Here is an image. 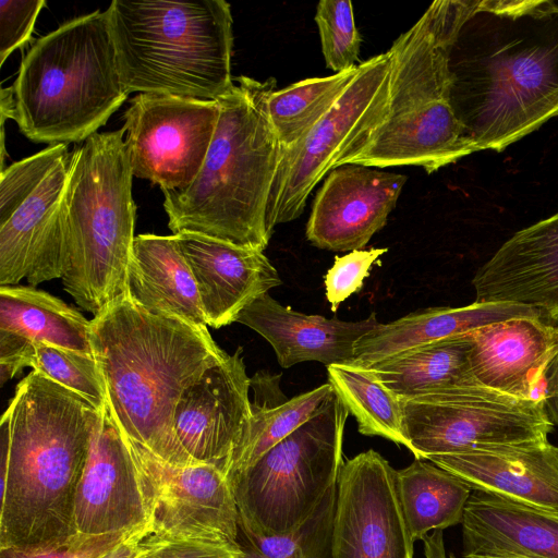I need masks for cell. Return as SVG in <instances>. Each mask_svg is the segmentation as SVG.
I'll return each instance as SVG.
<instances>
[{"label": "cell", "instance_id": "6da1fadb", "mask_svg": "<svg viewBox=\"0 0 558 558\" xmlns=\"http://www.w3.org/2000/svg\"><path fill=\"white\" fill-rule=\"evenodd\" d=\"M4 412L0 548H60L77 534L75 497L97 410L33 369L16 385Z\"/></svg>", "mask_w": 558, "mask_h": 558}, {"label": "cell", "instance_id": "7a4b0ae2", "mask_svg": "<svg viewBox=\"0 0 558 558\" xmlns=\"http://www.w3.org/2000/svg\"><path fill=\"white\" fill-rule=\"evenodd\" d=\"M89 342L124 433L169 464H194L173 420L182 393L229 355L207 326L151 313L128 295L90 319Z\"/></svg>", "mask_w": 558, "mask_h": 558}, {"label": "cell", "instance_id": "3957f363", "mask_svg": "<svg viewBox=\"0 0 558 558\" xmlns=\"http://www.w3.org/2000/svg\"><path fill=\"white\" fill-rule=\"evenodd\" d=\"M480 1L437 0L401 34L391 56L385 122L344 163L417 166L432 173L478 151L452 105L451 57Z\"/></svg>", "mask_w": 558, "mask_h": 558}, {"label": "cell", "instance_id": "277c9868", "mask_svg": "<svg viewBox=\"0 0 558 558\" xmlns=\"http://www.w3.org/2000/svg\"><path fill=\"white\" fill-rule=\"evenodd\" d=\"M276 80L238 76L217 99L219 118L203 167L192 184L162 192L168 227L263 252L270 236L267 205L282 155L270 124Z\"/></svg>", "mask_w": 558, "mask_h": 558}, {"label": "cell", "instance_id": "5b68a950", "mask_svg": "<svg viewBox=\"0 0 558 558\" xmlns=\"http://www.w3.org/2000/svg\"><path fill=\"white\" fill-rule=\"evenodd\" d=\"M13 90L14 118L34 143H82L126 99L107 10H96L38 38Z\"/></svg>", "mask_w": 558, "mask_h": 558}, {"label": "cell", "instance_id": "8992f818", "mask_svg": "<svg viewBox=\"0 0 558 558\" xmlns=\"http://www.w3.org/2000/svg\"><path fill=\"white\" fill-rule=\"evenodd\" d=\"M107 13L129 94L217 100L232 88L228 2L113 0Z\"/></svg>", "mask_w": 558, "mask_h": 558}, {"label": "cell", "instance_id": "52a82bcc", "mask_svg": "<svg viewBox=\"0 0 558 558\" xmlns=\"http://www.w3.org/2000/svg\"><path fill=\"white\" fill-rule=\"evenodd\" d=\"M123 129L95 133L71 151L63 208L62 284L94 316L128 296L136 205Z\"/></svg>", "mask_w": 558, "mask_h": 558}, {"label": "cell", "instance_id": "ba28073f", "mask_svg": "<svg viewBox=\"0 0 558 558\" xmlns=\"http://www.w3.org/2000/svg\"><path fill=\"white\" fill-rule=\"evenodd\" d=\"M348 415L333 390L314 416L230 482L241 531L286 535L313 515L337 484Z\"/></svg>", "mask_w": 558, "mask_h": 558}, {"label": "cell", "instance_id": "9c48e42d", "mask_svg": "<svg viewBox=\"0 0 558 558\" xmlns=\"http://www.w3.org/2000/svg\"><path fill=\"white\" fill-rule=\"evenodd\" d=\"M70 157L66 144L50 145L0 172V287L63 277Z\"/></svg>", "mask_w": 558, "mask_h": 558}, {"label": "cell", "instance_id": "30bf717a", "mask_svg": "<svg viewBox=\"0 0 558 558\" xmlns=\"http://www.w3.org/2000/svg\"><path fill=\"white\" fill-rule=\"evenodd\" d=\"M389 51L359 64L333 107L295 146L282 149L267 205L271 236L279 223L298 218L316 184L356 154L385 122L389 107Z\"/></svg>", "mask_w": 558, "mask_h": 558}, {"label": "cell", "instance_id": "8fae6325", "mask_svg": "<svg viewBox=\"0 0 558 558\" xmlns=\"http://www.w3.org/2000/svg\"><path fill=\"white\" fill-rule=\"evenodd\" d=\"M415 459L548 439L543 398L519 399L482 385L401 400Z\"/></svg>", "mask_w": 558, "mask_h": 558}, {"label": "cell", "instance_id": "7c38bea8", "mask_svg": "<svg viewBox=\"0 0 558 558\" xmlns=\"http://www.w3.org/2000/svg\"><path fill=\"white\" fill-rule=\"evenodd\" d=\"M472 89L460 120L478 150L501 151L558 117V38L495 50L482 59Z\"/></svg>", "mask_w": 558, "mask_h": 558}, {"label": "cell", "instance_id": "4fadbf2b", "mask_svg": "<svg viewBox=\"0 0 558 558\" xmlns=\"http://www.w3.org/2000/svg\"><path fill=\"white\" fill-rule=\"evenodd\" d=\"M219 118L217 100L137 94L123 130L133 174L162 192L189 187L206 159Z\"/></svg>", "mask_w": 558, "mask_h": 558}, {"label": "cell", "instance_id": "5bb4252c", "mask_svg": "<svg viewBox=\"0 0 558 558\" xmlns=\"http://www.w3.org/2000/svg\"><path fill=\"white\" fill-rule=\"evenodd\" d=\"M151 485L108 402L94 417L86 463L77 487V534L102 535L153 526Z\"/></svg>", "mask_w": 558, "mask_h": 558}, {"label": "cell", "instance_id": "9a60e30c", "mask_svg": "<svg viewBox=\"0 0 558 558\" xmlns=\"http://www.w3.org/2000/svg\"><path fill=\"white\" fill-rule=\"evenodd\" d=\"M396 470L369 449L343 462L329 558H413Z\"/></svg>", "mask_w": 558, "mask_h": 558}, {"label": "cell", "instance_id": "2e32d148", "mask_svg": "<svg viewBox=\"0 0 558 558\" xmlns=\"http://www.w3.org/2000/svg\"><path fill=\"white\" fill-rule=\"evenodd\" d=\"M128 438L153 488L155 536L240 545L239 510L221 470L206 463L169 464Z\"/></svg>", "mask_w": 558, "mask_h": 558}, {"label": "cell", "instance_id": "e0dca14e", "mask_svg": "<svg viewBox=\"0 0 558 558\" xmlns=\"http://www.w3.org/2000/svg\"><path fill=\"white\" fill-rule=\"evenodd\" d=\"M250 384L239 348L182 393L173 429L193 462L214 465L227 475L233 450L252 416Z\"/></svg>", "mask_w": 558, "mask_h": 558}, {"label": "cell", "instance_id": "ac0fdd59", "mask_svg": "<svg viewBox=\"0 0 558 558\" xmlns=\"http://www.w3.org/2000/svg\"><path fill=\"white\" fill-rule=\"evenodd\" d=\"M405 181L403 174L356 163L333 168L315 196L307 240L328 251L362 250L386 225Z\"/></svg>", "mask_w": 558, "mask_h": 558}, {"label": "cell", "instance_id": "d6986e66", "mask_svg": "<svg viewBox=\"0 0 558 558\" xmlns=\"http://www.w3.org/2000/svg\"><path fill=\"white\" fill-rule=\"evenodd\" d=\"M476 302L525 305L558 323V211L515 232L475 272Z\"/></svg>", "mask_w": 558, "mask_h": 558}, {"label": "cell", "instance_id": "ffe728a7", "mask_svg": "<svg viewBox=\"0 0 558 558\" xmlns=\"http://www.w3.org/2000/svg\"><path fill=\"white\" fill-rule=\"evenodd\" d=\"M173 235L194 276L207 326L236 322L246 306L281 284L260 251L194 232Z\"/></svg>", "mask_w": 558, "mask_h": 558}, {"label": "cell", "instance_id": "44dd1931", "mask_svg": "<svg viewBox=\"0 0 558 558\" xmlns=\"http://www.w3.org/2000/svg\"><path fill=\"white\" fill-rule=\"evenodd\" d=\"M425 460L480 490L558 511V447L548 439L484 447Z\"/></svg>", "mask_w": 558, "mask_h": 558}, {"label": "cell", "instance_id": "7402d4cb", "mask_svg": "<svg viewBox=\"0 0 558 558\" xmlns=\"http://www.w3.org/2000/svg\"><path fill=\"white\" fill-rule=\"evenodd\" d=\"M470 336V368L478 384L519 399L536 398L558 343V326L522 316L485 325Z\"/></svg>", "mask_w": 558, "mask_h": 558}, {"label": "cell", "instance_id": "603a6c76", "mask_svg": "<svg viewBox=\"0 0 558 558\" xmlns=\"http://www.w3.org/2000/svg\"><path fill=\"white\" fill-rule=\"evenodd\" d=\"M89 322L62 300L36 287L1 286V386L29 367L35 348L41 343L93 354Z\"/></svg>", "mask_w": 558, "mask_h": 558}, {"label": "cell", "instance_id": "cb8c5ba5", "mask_svg": "<svg viewBox=\"0 0 558 558\" xmlns=\"http://www.w3.org/2000/svg\"><path fill=\"white\" fill-rule=\"evenodd\" d=\"M236 322L265 338L283 368L306 361L326 366L350 364L355 343L379 324L375 313L357 322L303 314L280 304L268 293L246 306Z\"/></svg>", "mask_w": 558, "mask_h": 558}, {"label": "cell", "instance_id": "d4e9b609", "mask_svg": "<svg viewBox=\"0 0 558 558\" xmlns=\"http://www.w3.org/2000/svg\"><path fill=\"white\" fill-rule=\"evenodd\" d=\"M461 524L463 558H558V511L472 490Z\"/></svg>", "mask_w": 558, "mask_h": 558}, {"label": "cell", "instance_id": "484cf974", "mask_svg": "<svg viewBox=\"0 0 558 558\" xmlns=\"http://www.w3.org/2000/svg\"><path fill=\"white\" fill-rule=\"evenodd\" d=\"M522 316L539 314L525 305L476 301L462 307L420 310L388 324L379 323L355 343L351 364L368 368L405 350Z\"/></svg>", "mask_w": 558, "mask_h": 558}, {"label": "cell", "instance_id": "4316f807", "mask_svg": "<svg viewBox=\"0 0 558 558\" xmlns=\"http://www.w3.org/2000/svg\"><path fill=\"white\" fill-rule=\"evenodd\" d=\"M128 295L151 313L207 326L194 276L173 234L135 236Z\"/></svg>", "mask_w": 558, "mask_h": 558}, {"label": "cell", "instance_id": "83f0119b", "mask_svg": "<svg viewBox=\"0 0 558 558\" xmlns=\"http://www.w3.org/2000/svg\"><path fill=\"white\" fill-rule=\"evenodd\" d=\"M279 378L263 372L251 378L252 416L231 456L227 471L229 482L314 416L333 392L330 384H324L292 399L284 395L274 399L282 393L277 389L270 395L279 386Z\"/></svg>", "mask_w": 558, "mask_h": 558}, {"label": "cell", "instance_id": "f1b7e54d", "mask_svg": "<svg viewBox=\"0 0 558 558\" xmlns=\"http://www.w3.org/2000/svg\"><path fill=\"white\" fill-rule=\"evenodd\" d=\"M470 332L391 355L371 368L400 400L439 395L478 384L470 368Z\"/></svg>", "mask_w": 558, "mask_h": 558}, {"label": "cell", "instance_id": "f546056e", "mask_svg": "<svg viewBox=\"0 0 558 558\" xmlns=\"http://www.w3.org/2000/svg\"><path fill=\"white\" fill-rule=\"evenodd\" d=\"M396 486L413 542L422 541L430 531L461 523L472 494L462 480L425 459L396 470Z\"/></svg>", "mask_w": 558, "mask_h": 558}, {"label": "cell", "instance_id": "4dcf8cb0", "mask_svg": "<svg viewBox=\"0 0 558 558\" xmlns=\"http://www.w3.org/2000/svg\"><path fill=\"white\" fill-rule=\"evenodd\" d=\"M329 384L365 436H380L412 451L403 427L401 400L371 368L354 364L327 366Z\"/></svg>", "mask_w": 558, "mask_h": 558}, {"label": "cell", "instance_id": "1f68e13d", "mask_svg": "<svg viewBox=\"0 0 558 558\" xmlns=\"http://www.w3.org/2000/svg\"><path fill=\"white\" fill-rule=\"evenodd\" d=\"M359 72L312 77L275 90L268 98L270 124L283 149L299 144L325 117Z\"/></svg>", "mask_w": 558, "mask_h": 558}, {"label": "cell", "instance_id": "d6a6232c", "mask_svg": "<svg viewBox=\"0 0 558 558\" xmlns=\"http://www.w3.org/2000/svg\"><path fill=\"white\" fill-rule=\"evenodd\" d=\"M336 500L337 484L313 515L286 535L258 536L240 530L246 558H329Z\"/></svg>", "mask_w": 558, "mask_h": 558}, {"label": "cell", "instance_id": "836d02e7", "mask_svg": "<svg viewBox=\"0 0 558 558\" xmlns=\"http://www.w3.org/2000/svg\"><path fill=\"white\" fill-rule=\"evenodd\" d=\"M29 367L77 393L96 410L107 402L105 380L90 353L41 343L35 348Z\"/></svg>", "mask_w": 558, "mask_h": 558}, {"label": "cell", "instance_id": "e575fe53", "mask_svg": "<svg viewBox=\"0 0 558 558\" xmlns=\"http://www.w3.org/2000/svg\"><path fill=\"white\" fill-rule=\"evenodd\" d=\"M317 24L326 66L336 73L356 68L362 38L356 28L350 0H322L317 4Z\"/></svg>", "mask_w": 558, "mask_h": 558}, {"label": "cell", "instance_id": "d590c367", "mask_svg": "<svg viewBox=\"0 0 558 558\" xmlns=\"http://www.w3.org/2000/svg\"><path fill=\"white\" fill-rule=\"evenodd\" d=\"M387 248L356 250L336 256L332 267L325 275L326 298L336 312L351 294L357 292L368 276L373 264Z\"/></svg>", "mask_w": 558, "mask_h": 558}, {"label": "cell", "instance_id": "8d00e7d4", "mask_svg": "<svg viewBox=\"0 0 558 558\" xmlns=\"http://www.w3.org/2000/svg\"><path fill=\"white\" fill-rule=\"evenodd\" d=\"M45 0L0 1V65L31 39Z\"/></svg>", "mask_w": 558, "mask_h": 558}, {"label": "cell", "instance_id": "74e56055", "mask_svg": "<svg viewBox=\"0 0 558 558\" xmlns=\"http://www.w3.org/2000/svg\"><path fill=\"white\" fill-rule=\"evenodd\" d=\"M145 529L102 535L76 534L62 547L41 553H25L10 548H0V558H98Z\"/></svg>", "mask_w": 558, "mask_h": 558}, {"label": "cell", "instance_id": "f35d334b", "mask_svg": "<svg viewBox=\"0 0 558 558\" xmlns=\"http://www.w3.org/2000/svg\"><path fill=\"white\" fill-rule=\"evenodd\" d=\"M241 545L149 535V547L138 558H243Z\"/></svg>", "mask_w": 558, "mask_h": 558}, {"label": "cell", "instance_id": "ab89813d", "mask_svg": "<svg viewBox=\"0 0 558 558\" xmlns=\"http://www.w3.org/2000/svg\"><path fill=\"white\" fill-rule=\"evenodd\" d=\"M486 12L497 16L517 20L524 16L543 19L558 13L553 1H480V13Z\"/></svg>", "mask_w": 558, "mask_h": 558}, {"label": "cell", "instance_id": "60d3db41", "mask_svg": "<svg viewBox=\"0 0 558 558\" xmlns=\"http://www.w3.org/2000/svg\"><path fill=\"white\" fill-rule=\"evenodd\" d=\"M545 389L543 401L547 415L558 426V343L544 372Z\"/></svg>", "mask_w": 558, "mask_h": 558}, {"label": "cell", "instance_id": "b9f144b4", "mask_svg": "<svg viewBox=\"0 0 558 558\" xmlns=\"http://www.w3.org/2000/svg\"><path fill=\"white\" fill-rule=\"evenodd\" d=\"M153 527L137 532L98 558H138L149 547Z\"/></svg>", "mask_w": 558, "mask_h": 558}, {"label": "cell", "instance_id": "7bdbcfd3", "mask_svg": "<svg viewBox=\"0 0 558 558\" xmlns=\"http://www.w3.org/2000/svg\"><path fill=\"white\" fill-rule=\"evenodd\" d=\"M425 558H448L442 530H435L423 537Z\"/></svg>", "mask_w": 558, "mask_h": 558}, {"label": "cell", "instance_id": "ee69618b", "mask_svg": "<svg viewBox=\"0 0 558 558\" xmlns=\"http://www.w3.org/2000/svg\"><path fill=\"white\" fill-rule=\"evenodd\" d=\"M448 558H457L454 554H449V557Z\"/></svg>", "mask_w": 558, "mask_h": 558}, {"label": "cell", "instance_id": "f6af8a7d", "mask_svg": "<svg viewBox=\"0 0 558 558\" xmlns=\"http://www.w3.org/2000/svg\"><path fill=\"white\" fill-rule=\"evenodd\" d=\"M243 551H244V550H243ZM243 558H246V556H245V553H244V556H243Z\"/></svg>", "mask_w": 558, "mask_h": 558}]
</instances>
